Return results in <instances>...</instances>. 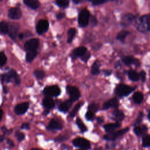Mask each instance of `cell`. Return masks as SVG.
<instances>
[{
  "label": "cell",
  "instance_id": "cell-21",
  "mask_svg": "<svg viewBox=\"0 0 150 150\" xmlns=\"http://www.w3.org/2000/svg\"><path fill=\"white\" fill-rule=\"evenodd\" d=\"M121 127V124L120 122H116L114 123H109L104 125V128L105 131L107 132H111L115 129L120 128Z\"/></svg>",
  "mask_w": 150,
  "mask_h": 150
},
{
  "label": "cell",
  "instance_id": "cell-9",
  "mask_svg": "<svg viewBox=\"0 0 150 150\" xmlns=\"http://www.w3.org/2000/svg\"><path fill=\"white\" fill-rule=\"evenodd\" d=\"M49 22L45 19L39 20L36 26V32L39 35H42L47 31L49 29Z\"/></svg>",
  "mask_w": 150,
  "mask_h": 150
},
{
  "label": "cell",
  "instance_id": "cell-45",
  "mask_svg": "<svg viewBox=\"0 0 150 150\" xmlns=\"http://www.w3.org/2000/svg\"><path fill=\"white\" fill-rule=\"evenodd\" d=\"M2 132H4V135H5V134H10L12 131V129H9V130H8L6 127H2Z\"/></svg>",
  "mask_w": 150,
  "mask_h": 150
},
{
  "label": "cell",
  "instance_id": "cell-58",
  "mask_svg": "<svg viewBox=\"0 0 150 150\" xmlns=\"http://www.w3.org/2000/svg\"><path fill=\"white\" fill-rule=\"evenodd\" d=\"M73 2L74 3H75V4H79V3H80L81 2V1H76V0H75V1H73Z\"/></svg>",
  "mask_w": 150,
  "mask_h": 150
},
{
  "label": "cell",
  "instance_id": "cell-5",
  "mask_svg": "<svg viewBox=\"0 0 150 150\" xmlns=\"http://www.w3.org/2000/svg\"><path fill=\"white\" fill-rule=\"evenodd\" d=\"M129 130V128H125L122 129L115 131V132H109L107 134H105L104 136V139L108 140V141H114L117 138L120 137L121 136L123 135L124 134H125L127 132H128Z\"/></svg>",
  "mask_w": 150,
  "mask_h": 150
},
{
  "label": "cell",
  "instance_id": "cell-32",
  "mask_svg": "<svg viewBox=\"0 0 150 150\" xmlns=\"http://www.w3.org/2000/svg\"><path fill=\"white\" fill-rule=\"evenodd\" d=\"M83 104V102H80V103H77V104L74 106V107L73 109L71 110V111L70 112V115H69V117H71V118H73V117L76 115V114H77V112H78V111L79 110V109L80 108V107L82 106Z\"/></svg>",
  "mask_w": 150,
  "mask_h": 150
},
{
  "label": "cell",
  "instance_id": "cell-12",
  "mask_svg": "<svg viewBox=\"0 0 150 150\" xmlns=\"http://www.w3.org/2000/svg\"><path fill=\"white\" fill-rule=\"evenodd\" d=\"M135 16L132 13H126L121 18V25L124 26L130 25L135 20Z\"/></svg>",
  "mask_w": 150,
  "mask_h": 150
},
{
  "label": "cell",
  "instance_id": "cell-43",
  "mask_svg": "<svg viewBox=\"0 0 150 150\" xmlns=\"http://www.w3.org/2000/svg\"><path fill=\"white\" fill-rule=\"evenodd\" d=\"M139 78H141V80H142V81L144 82L145 81V80H146V73L144 70H142L139 73Z\"/></svg>",
  "mask_w": 150,
  "mask_h": 150
},
{
  "label": "cell",
  "instance_id": "cell-1",
  "mask_svg": "<svg viewBox=\"0 0 150 150\" xmlns=\"http://www.w3.org/2000/svg\"><path fill=\"white\" fill-rule=\"evenodd\" d=\"M136 28L141 32L145 33L149 30V15H144L136 21Z\"/></svg>",
  "mask_w": 150,
  "mask_h": 150
},
{
  "label": "cell",
  "instance_id": "cell-60",
  "mask_svg": "<svg viewBox=\"0 0 150 150\" xmlns=\"http://www.w3.org/2000/svg\"><path fill=\"white\" fill-rule=\"evenodd\" d=\"M79 150H85V149H79Z\"/></svg>",
  "mask_w": 150,
  "mask_h": 150
},
{
  "label": "cell",
  "instance_id": "cell-30",
  "mask_svg": "<svg viewBox=\"0 0 150 150\" xmlns=\"http://www.w3.org/2000/svg\"><path fill=\"white\" fill-rule=\"evenodd\" d=\"M9 28L8 24L5 21L0 22V33L5 35L8 33Z\"/></svg>",
  "mask_w": 150,
  "mask_h": 150
},
{
  "label": "cell",
  "instance_id": "cell-53",
  "mask_svg": "<svg viewBox=\"0 0 150 150\" xmlns=\"http://www.w3.org/2000/svg\"><path fill=\"white\" fill-rule=\"evenodd\" d=\"M5 139V135H0V142H2Z\"/></svg>",
  "mask_w": 150,
  "mask_h": 150
},
{
  "label": "cell",
  "instance_id": "cell-38",
  "mask_svg": "<svg viewBox=\"0 0 150 150\" xmlns=\"http://www.w3.org/2000/svg\"><path fill=\"white\" fill-rule=\"evenodd\" d=\"M15 137H16L18 141H19V142L23 141L25 139V135L23 132L18 131L15 132Z\"/></svg>",
  "mask_w": 150,
  "mask_h": 150
},
{
  "label": "cell",
  "instance_id": "cell-23",
  "mask_svg": "<svg viewBox=\"0 0 150 150\" xmlns=\"http://www.w3.org/2000/svg\"><path fill=\"white\" fill-rule=\"evenodd\" d=\"M101 66V63L98 60H96L92 64L91 73L93 75H97L100 74V67Z\"/></svg>",
  "mask_w": 150,
  "mask_h": 150
},
{
  "label": "cell",
  "instance_id": "cell-48",
  "mask_svg": "<svg viewBox=\"0 0 150 150\" xmlns=\"http://www.w3.org/2000/svg\"><path fill=\"white\" fill-rule=\"evenodd\" d=\"M103 73L105 76H109L111 74L112 71L111 70H103Z\"/></svg>",
  "mask_w": 150,
  "mask_h": 150
},
{
  "label": "cell",
  "instance_id": "cell-44",
  "mask_svg": "<svg viewBox=\"0 0 150 150\" xmlns=\"http://www.w3.org/2000/svg\"><path fill=\"white\" fill-rule=\"evenodd\" d=\"M107 2V1H93L91 2L93 5H99L104 4Z\"/></svg>",
  "mask_w": 150,
  "mask_h": 150
},
{
  "label": "cell",
  "instance_id": "cell-24",
  "mask_svg": "<svg viewBox=\"0 0 150 150\" xmlns=\"http://www.w3.org/2000/svg\"><path fill=\"white\" fill-rule=\"evenodd\" d=\"M147 127L146 125L141 126H136L134 129V133L138 137H141L147 131Z\"/></svg>",
  "mask_w": 150,
  "mask_h": 150
},
{
  "label": "cell",
  "instance_id": "cell-33",
  "mask_svg": "<svg viewBox=\"0 0 150 150\" xmlns=\"http://www.w3.org/2000/svg\"><path fill=\"white\" fill-rule=\"evenodd\" d=\"M142 146L145 148L149 147L150 146V137L148 134L145 135L143 136L142 139Z\"/></svg>",
  "mask_w": 150,
  "mask_h": 150
},
{
  "label": "cell",
  "instance_id": "cell-54",
  "mask_svg": "<svg viewBox=\"0 0 150 150\" xmlns=\"http://www.w3.org/2000/svg\"><path fill=\"white\" fill-rule=\"evenodd\" d=\"M23 36H24V35H23V33H22L19 34V35H18V37L20 39H22L23 38Z\"/></svg>",
  "mask_w": 150,
  "mask_h": 150
},
{
  "label": "cell",
  "instance_id": "cell-47",
  "mask_svg": "<svg viewBox=\"0 0 150 150\" xmlns=\"http://www.w3.org/2000/svg\"><path fill=\"white\" fill-rule=\"evenodd\" d=\"M91 25L92 26H96L97 23V19L95 16H92L91 17Z\"/></svg>",
  "mask_w": 150,
  "mask_h": 150
},
{
  "label": "cell",
  "instance_id": "cell-42",
  "mask_svg": "<svg viewBox=\"0 0 150 150\" xmlns=\"http://www.w3.org/2000/svg\"><path fill=\"white\" fill-rule=\"evenodd\" d=\"M90 55H91L90 52H89L87 51V52L81 57V60H82L83 62H87V60H88V59L90 57Z\"/></svg>",
  "mask_w": 150,
  "mask_h": 150
},
{
  "label": "cell",
  "instance_id": "cell-35",
  "mask_svg": "<svg viewBox=\"0 0 150 150\" xmlns=\"http://www.w3.org/2000/svg\"><path fill=\"white\" fill-rule=\"evenodd\" d=\"M76 124L77 125V126L79 127V129L81 130V132H85L87 131V128L86 127V126L84 125V124L83 123V122L81 121V119H80L79 118H77L76 119Z\"/></svg>",
  "mask_w": 150,
  "mask_h": 150
},
{
  "label": "cell",
  "instance_id": "cell-49",
  "mask_svg": "<svg viewBox=\"0 0 150 150\" xmlns=\"http://www.w3.org/2000/svg\"><path fill=\"white\" fill-rule=\"evenodd\" d=\"M6 142H7V144H8V145H9L10 147H11V148H12V147L14 146V143H13V142L11 139H9V138H6Z\"/></svg>",
  "mask_w": 150,
  "mask_h": 150
},
{
  "label": "cell",
  "instance_id": "cell-4",
  "mask_svg": "<svg viewBox=\"0 0 150 150\" xmlns=\"http://www.w3.org/2000/svg\"><path fill=\"white\" fill-rule=\"evenodd\" d=\"M13 79L16 84H19L21 82L20 78L17 73L14 70H11L9 72L4 74L2 76V80L5 83H9Z\"/></svg>",
  "mask_w": 150,
  "mask_h": 150
},
{
  "label": "cell",
  "instance_id": "cell-16",
  "mask_svg": "<svg viewBox=\"0 0 150 150\" xmlns=\"http://www.w3.org/2000/svg\"><path fill=\"white\" fill-rule=\"evenodd\" d=\"M62 124L56 119L51 120L47 126V129L49 130H60L62 129Z\"/></svg>",
  "mask_w": 150,
  "mask_h": 150
},
{
  "label": "cell",
  "instance_id": "cell-17",
  "mask_svg": "<svg viewBox=\"0 0 150 150\" xmlns=\"http://www.w3.org/2000/svg\"><path fill=\"white\" fill-rule=\"evenodd\" d=\"M122 62L127 66H129L131 64H134L136 66H138L139 64V62L137 59L134 58L132 56H125L122 59Z\"/></svg>",
  "mask_w": 150,
  "mask_h": 150
},
{
  "label": "cell",
  "instance_id": "cell-25",
  "mask_svg": "<svg viewBox=\"0 0 150 150\" xmlns=\"http://www.w3.org/2000/svg\"><path fill=\"white\" fill-rule=\"evenodd\" d=\"M112 115L114 118L118 122L119 121H122L124 118V114L123 112L120 110L116 109L112 112Z\"/></svg>",
  "mask_w": 150,
  "mask_h": 150
},
{
  "label": "cell",
  "instance_id": "cell-7",
  "mask_svg": "<svg viewBox=\"0 0 150 150\" xmlns=\"http://www.w3.org/2000/svg\"><path fill=\"white\" fill-rule=\"evenodd\" d=\"M73 144L75 146L81 148L83 149H90L91 146L90 142L87 139L81 137H78L73 139Z\"/></svg>",
  "mask_w": 150,
  "mask_h": 150
},
{
  "label": "cell",
  "instance_id": "cell-37",
  "mask_svg": "<svg viewBox=\"0 0 150 150\" xmlns=\"http://www.w3.org/2000/svg\"><path fill=\"white\" fill-rule=\"evenodd\" d=\"M7 60L6 57L3 52H0V67L5 65Z\"/></svg>",
  "mask_w": 150,
  "mask_h": 150
},
{
  "label": "cell",
  "instance_id": "cell-57",
  "mask_svg": "<svg viewBox=\"0 0 150 150\" xmlns=\"http://www.w3.org/2000/svg\"><path fill=\"white\" fill-rule=\"evenodd\" d=\"M94 150H103L101 147H97L94 149Z\"/></svg>",
  "mask_w": 150,
  "mask_h": 150
},
{
  "label": "cell",
  "instance_id": "cell-6",
  "mask_svg": "<svg viewBox=\"0 0 150 150\" xmlns=\"http://www.w3.org/2000/svg\"><path fill=\"white\" fill-rule=\"evenodd\" d=\"M43 93L44 94L48 96L57 97L60 95L61 90L57 86L53 85L45 87Z\"/></svg>",
  "mask_w": 150,
  "mask_h": 150
},
{
  "label": "cell",
  "instance_id": "cell-50",
  "mask_svg": "<svg viewBox=\"0 0 150 150\" xmlns=\"http://www.w3.org/2000/svg\"><path fill=\"white\" fill-rule=\"evenodd\" d=\"M65 16V14L64 13H59L57 15V18L58 19H61L62 18H63Z\"/></svg>",
  "mask_w": 150,
  "mask_h": 150
},
{
  "label": "cell",
  "instance_id": "cell-34",
  "mask_svg": "<svg viewBox=\"0 0 150 150\" xmlns=\"http://www.w3.org/2000/svg\"><path fill=\"white\" fill-rule=\"evenodd\" d=\"M33 74L37 79H42L45 77V72L42 70H36L33 72Z\"/></svg>",
  "mask_w": 150,
  "mask_h": 150
},
{
  "label": "cell",
  "instance_id": "cell-3",
  "mask_svg": "<svg viewBox=\"0 0 150 150\" xmlns=\"http://www.w3.org/2000/svg\"><path fill=\"white\" fill-rule=\"evenodd\" d=\"M90 19V12L87 9H82L79 15L78 22L79 26L81 28L86 27L88 25Z\"/></svg>",
  "mask_w": 150,
  "mask_h": 150
},
{
  "label": "cell",
  "instance_id": "cell-10",
  "mask_svg": "<svg viewBox=\"0 0 150 150\" xmlns=\"http://www.w3.org/2000/svg\"><path fill=\"white\" fill-rule=\"evenodd\" d=\"M39 46V40L36 38L30 39L27 40L24 45V48L27 51L36 50Z\"/></svg>",
  "mask_w": 150,
  "mask_h": 150
},
{
  "label": "cell",
  "instance_id": "cell-20",
  "mask_svg": "<svg viewBox=\"0 0 150 150\" xmlns=\"http://www.w3.org/2000/svg\"><path fill=\"white\" fill-rule=\"evenodd\" d=\"M18 31V25H11L9 26L8 33L9 37L12 39L15 40L16 38Z\"/></svg>",
  "mask_w": 150,
  "mask_h": 150
},
{
  "label": "cell",
  "instance_id": "cell-19",
  "mask_svg": "<svg viewBox=\"0 0 150 150\" xmlns=\"http://www.w3.org/2000/svg\"><path fill=\"white\" fill-rule=\"evenodd\" d=\"M73 102L70 100H67L62 103L59 106V110L63 112H66L71 107Z\"/></svg>",
  "mask_w": 150,
  "mask_h": 150
},
{
  "label": "cell",
  "instance_id": "cell-29",
  "mask_svg": "<svg viewBox=\"0 0 150 150\" xmlns=\"http://www.w3.org/2000/svg\"><path fill=\"white\" fill-rule=\"evenodd\" d=\"M133 100L136 104H140L143 100V95L139 91L135 92L133 95Z\"/></svg>",
  "mask_w": 150,
  "mask_h": 150
},
{
  "label": "cell",
  "instance_id": "cell-51",
  "mask_svg": "<svg viewBox=\"0 0 150 150\" xmlns=\"http://www.w3.org/2000/svg\"><path fill=\"white\" fill-rule=\"evenodd\" d=\"M65 139H66L65 137H64L63 136H59V137L56 138V141H62L64 140Z\"/></svg>",
  "mask_w": 150,
  "mask_h": 150
},
{
  "label": "cell",
  "instance_id": "cell-8",
  "mask_svg": "<svg viewBox=\"0 0 150 150\" xmlns=\"http://www.w3.org/2000/svg\"><path fill=\"white\" fill-rule=\"evenodd\" d=\"M67 92L70 97V99L72 102L77 100L80 97V93L79 89L75 87L72 86H67L66 87Z\"/></svg>",
  "mask_w": 150,
  "mask_h": 150
},
{
  "label": "cell",
  "instance_id": "cell-31",
  "mask_svg": "<svg viewBox=\"0 0 150 150\" xmlns=\"http://www.w3.org/2000/svg\"><path fill=\"white\" fill-rule=\"evenodd\" d=\"M76 30L74 28H70L67 32V42L71 43L76 35Z\"/></svg>",
  "mask_w": 150,
  "mask_h": 150
},
{
  "label": "cell",
  "instance_id": "cell-28",
  "mask_svg": "<svg viewBox=\"0 0 150 150\" xmlns=\"http://www.w3.org/2000/svg\"><path fill=\"white\" fill-rule=\"evenodd\" d=\"M129 34V32L128 30H122L121 32H120L118 35H117V39H118V40H120V42H124L125 41V38H127V36Z\"/></svg>",
  "mask_w": 150,
  "mask_h": 150
},
{
  "label": "cell",
  "instance_id": "cell-18",
  "mask_svg": "<svg viewBox=\"0 0 150 150\" xmlns=\"http://www.w3.org/2000/svg\"><path fill=\"white\" fill-rule=\"evenodd\" d=\"M42 104L46 108V110L52 109L54 108L55 105L54 100L50 97H46L45 98H43Z\"/></svg>",
  "mask_w": 150,
  "mask_h": 150
},
{
  "label": "cell",
  "instance_id": "cell-27",
  "mask_svg": "<svg viewBox=\"0 0 150 150\" xmlns=\"http://www.w3.org/2000/svg\"><path fill=\"white\" fill-rule=\"evenodd\" d=\"M37 50H32L27 52L26 54V60L28 62H32L37 56Z\"/></svg>",
  "mask_w": 150,
  "mask_h": 150
},
{
  "label": "cell",
  "instance_id": "cell-14",
  "mask_svg": "<svg viewBox=\"0 0 150 150\" xmlns=\"http://www.w3.org/2000/svg\"><path fill=\"white\" fill-rule=\"evenodd\" d=\"M87 52V49L86 47L84 46L78 47L73 50L71 57L73 59L81 57Z\"/></svg>",
  "mask_w": 150,
  "mask_h": 150
},
{
  "label": "cell",
  "instance_id": "cell-41",
  "mask_svg": "<svg viewBox=\"0 0 150 150\" xmlns=\"http://www.w3.org/2000/svg\"><path fill=\"white\" fill-rule=\"evenodd\" d=\"M94 116V112H93L92 111H87L86 114V118L87 120H91L93 117Z\"/></svg>",
  "mask_w": 150,
  "mask_h": 150
},
{
  "label": "cell",
  "instance_id": "cell-55",
  "mask_svg": "<svg viewBox=\"0 0 150 150\" xmlns=\"http://www.w3.org/2000/svg\"><path fill=\"white\" fill-rule=\"evenodd\" d=\"M49 110H45V111H44V112H43V115H46L47 114H49Z\"/></svg>",
  "mask_w": 150,
  "mask_h": 150
},
{
  "label": "cell",
  "instance_id": "cell-15",
  "mask_svg": "<svg viewBox=\"0 0 150 150\" xmlns=\"http://www.w3.org/2000/svg\"><path fill=\"white\" fill-rule=\"evenodd\" d=\"M119 105L118 103V100L117 98H112L106 102H105L103 105V110H107L110 108V107H113V108H118Z\"/></svg>",
  "mask_w": 150,
  "mask_h": 150
},
{
  "label": "cell",
  "instance_id": "cell-52",
  "mask_svg": "<svg viewBox=\"0 0 150 150\" xmlns=\"http://www.w3.org/2000/svg\"><path fill=\"white\" fill-rule=\"evenodd\" d=\"M97 121L98 123L101 124V123L103 122V121H104V118H103V117H98V118H97Z\"/></svg>",
  "mask_w": 150,
  "mask_h": 150
},
{
  "label": "cell",
  "instance_id": "cell-2",
  "mask_svg": "<svg viewBox=\"0 0 150 150\" xmlns=\"http://www.w3.org/2000/svg\"><path fill=\"white\" fill-rule=\"evenodd\" d=\"M134 88V87L124 84H120L115 87V93L119 97H125L132 92Z\"/></svg>",
  "mask_w": 150,
  "mask_h": 150
},
{
  "label": "cell",
  "instance_id": "cell-36",
  "mask_svg": "<svg viewBox=\"0 0 150 150\" xmlns=\"http://www.w3.org/2000/svg\"><path fill=\"white\" fill-rule=\"evenodd\" d=\"M56 4L60 7H67L69 4V1L67 0H58L56 1Z\"/></svg>",
  "mask_w": 150,
  "mask_h": 150
},
{
  "label": "cell",
  "instance_id": "cell-39",
  "mask_svg": "<svg viewBox=\"0 0 150 150\" xmlns=\"http://www.w3.org/2000/svg\"><path fill=\"white\" fill-rule=\"evenodd\" d=\"M88 108L89 111H91L93 112H96L99 109V107L97 104L92 103L88 106Z\"/></svg>",
  "mask_w": 150,
  "mask_h": 150
},
{
  "label": "cell",
  "instance_id": "cell-46",
  "mask_svg": "<svg viewBox=\"0 0 150 150\" xmlns=\"http://www.w3.org/2000/svg\"><path fill=\"white\" fill-rule=\"evenodd\" d=\"M21 129H29V128H30V125H29V123L25 122V123H23V124L21 125Z\"/></svg>",
  "mask_w": 150,
  "mask_h": 150
},
{
  "label": "cell",
  "instance_id": "cell-40",
  "mask_svg": "<svg viewBox=\"0 0 150 150\" xmlns=\"http://www.w3.org/2000/svg\"><path fill=\"white\" fill-rule=\"evenodd\" d=\"M143 113L142 112H139V116L138 117V118H137V120H135V122H134V125H135V127L138 125H139L141 121H142V118H143Z\"/></svg>",
  "mask_w": 150,
  "mask_h": 150
},
{
  "label": "cell",
  "instance_id": "cell-11",
  "mask_svg": "<svg viewBox=\"0 0 150 150\" xmlns=\"http://www.w3.org/2000/svg\"><path fill=\"white\" fill-rule=\"evenodd\" d=\"M29 104L27 102L22 103L16 105L14 108L15 112L18 115H22L25 114L28 110Z\"/></svg>",
  "mask_w": 150,
  "mask_h": 150
},
{
  "label": "cell",
  "instance_id": "cell-26",
  "mask_svg": "<svg viewBox=\"0 0 150 150\" xmlns=\"http://www.w3.org/2000/svg\"><path fill=\"white\" fill-rule=\"evenodd\" d=\"M128 76L129 79L134 81H137L139 79V74L134 70H129L128 71Z\"/></svg>",
  "mask_w": 150,
  "mask_h": 150
},
{
  "label": "cell",
  "instance_id": "cell-56",
  "mask_svg": "<svg viewBox=\"0 0 150 150\" xmlns=\"http://www.w3.org/2000/svg\"><path fill=\"white\" fill-rule=\"evenodd\" d=\"M2 115H3V111H2V110H1V109H0V121L1 120V118H2Z\"/></svg>",
  "mask_w": 150,
  "mask_h": 150
},
{
  "label": "cell",
  "instance_id": "cell-22",
  "mask_svg": "<svg viewBox=\"0 0 150 150\" xmlns=\"http://www.w3.org/2000/svg\"><path fill=\"white\" fill-rule=\"evenodd\" d=\"M23 3L29 8L32 9H36L40 6V3L38 1L36 0H25Z\"/></svg>",
  "mask_w": 150,
  "mask_h": 150
},
{
  "label": "cell",
  "instance_id": "cell-59",
  "mask_svg": "<svg viewBox=\"0 0 150 150\" xmlns=\"http://www.w3.org/2000/svg\"><path fill=\"white\" fill-rule=\"evenodd\" d=\"M31 150H40V149L39 148H32Z\"/></svg>",
  "mask_w": 150,
  "mask_h": 150
},
{
  "label": "cell",
  "instance_id": "cell-13",
  "mask_svg": "<svg viewBox=\"0 0 150 150\" xmlns=\"http://www.w3.org/2000/svg\"><path fill=\"white\" fill-rule=\"evenodd\" d=\"M22 16V12L18 7L11 8L8 11V16L11 19H19Z\"/></svg>",
  "mask_w": 150,
  "mask_h": 150
}]
</instances>
